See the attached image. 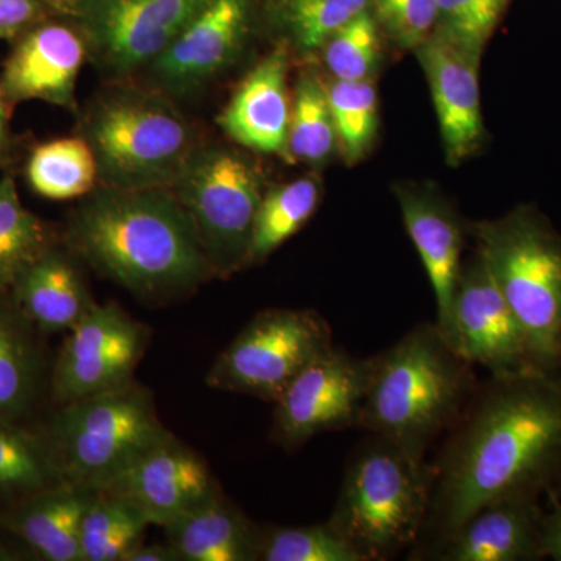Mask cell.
Listing matches in <instances>:
<instances>
[{
  "mask_svg": "<svg viewBox=\"0 0 561 561\" xmlns=\"http://www.w3.org/2000/svg\"><path fill=\"white\" fill-rule=\"evenodd\" d=\"M324 61L335 80H368L379 57L378 25L368 11L354 18L324 44Z\"/></svg>",
  "mask_w": 561,
  "mask_h": 561,
  "instance_id": "cell-34",
  "label": "cell"
},
{
  "mask_svg": "<svg viewBox=\"0 0 561 561\" xmlns=\"http://www.w3.org/2000/svg\"><path fill=\"white\" fill-rule=\"evenodd\" d=\"M549 511L542 513L540 549L542 559L561 561V494L556 486L548 491Z\"/></svg>",
  "mask_w": 561,
  "mask_h": 561,
  "instance_id": "cell-38",
  "label": "cell"
},
{
  "mask_svg": "<svg viewBox=\"0 0 561 561\" xmlns=\"http://www.w3.org/2000/svg\"><path fill=\"white\" fill-rule=\"evenodd\" d=\"M335 142L328 88L316 73H302L291 99L287 160L316 164L331 157Z\"/></svg>",
  "mask_w": 561,
  "mask_h": 561,
  "instance_id": "cell-30",
  "label": "cell"
},
{
  "mask_svg": "<svg viewBox=\"0 0 561 561\" xmlns=\"http://www.w3.org/2000/svg\"><path fill=\"white\" fill-rule=\"evenodd\" d=\"M540 497L518 496L491 502L472 513L442 540L413 552L411 559L437 561L542 560Z\"/></svg>",
  "mask_w": 561,
  "mask_h": 561,
  "instance_id": "cell-17",
  "label": "cell"
},
{
  "mask_svg": "<svg viewBox=\"0 0 561 561\" xmlns=\"http://www.w3.org/2000/svg\"><path fill=\"white\" fill-rule=\"evenodd\" d=\"M197 231L214 276L249 267L254 219L264 181L245 154L225 146H197L171 187Z\"/></svg>",
  "mask_w": 561,
  "mask_h": 561,
  "instance_id": "cell-8",
  "label": "cell"
},
{
  "mask_svg": "<svg viewBox=\"0 0 561 561\" xmlns=\"http://www.w3.org/2000/svg\"><path fill=\"white\" fill-rule=\"evenodd\" d=\"M50 9L61 16H70L73 9L81 2V0H46Z\"/></svg>",
  "mask_w": 561,
  "mask_h": 561,
  "instance_id": "cell-41",
  "label": "cell"
},
{
  "mask_svg": "<svg viewBox=\"0 0 561 561\" xmlns=\"http://www.w3.org/2000/svg\"><path fill=\"white\" fill-rule=\"evenodd\" d=\"M124 561H180L171 545H144L142 541L127 553Z\"/></svg>",
  "mask_w": 561,
  "mask_h": 561,
  "instance_id": "cell-39",
  "label": "cell"
},
{
  "mask_svg": "<svg viewBox=\"0 0 561 561\" xmlns=\"http://www.w3.org/2000/svg\"><path fill=\"white\" fill-rule=\"evenodd\" d=\"M87 57L79 25L72 18L55 14L13 41L0 73V92L10 108L41 101L76 110L77 80Z\"/></svg>",
  "mask_w": 561,
  "mask_h": 561,
  "instance_id": "cell-15",
  "label": "cell"
},
{
  "mask_svg": "<svg viewBox=\"0 0 561 561\" xmlns=\"http://www.w3.org/2000/svg\"><path fill=\"white\" fill-rule=\"evenodd\" d=\"M99 490L61 483L0 511V530L41 561H81L80 529Z\"/></svg>",
  "mask_w": 561,
  "mask_h": 561,
  "instance_id": "cell-20",
  "label": "cell"
},
{
  "mask_svg": "<svg viewBox=\"0 0 561 561\" xmlns=\"http://www.w3.org/2000/svg\"><path fill=\"white\" fill-rule=\"evenodd\" d=\"M149 526L127 497L99 490L81 522V561H124Z\"/></svg>",
  "mask_w": 561,
  "mask_h": 561,
  "instance_id": "cell-28",
  "label": "cell"
},
{
  "mask_svg": "<svg viewBox=\"0 0 561 561\" xmlns=\"http://www.w3.org/2000/svg\"><path fill=\"white\" fill-rule=\"evenodd\" d=\"M332 121L343 157L359 161L378 130V92L370 81L335 80L328 88Z\"/></svg>",
  "mask_w": 561,
  "mask_h": 561,
  "instance_id": "cell-31",
  "label": "cell"
},
{
  "mask_svg": "<svg viewBox=\"0 0 561 561\" xmlns=\"http://www.w3.org/2000/svg\"><path fill=\"white\" fill-rule=\"evenodd\" d=\"M416 54L430 81L448 161L457 164L482 142L481 54L437 32L416 47Z\"/></svg>",
  "mask_w": 561,
  "mask_h": 561,
  "instance_id": "cell-18",
  "label": "cell"
},
{
  "mask_svg": "<svg viewBox=\"0 0 561 561\" xmlns=\"http://www.w3.org/2000/svg\"><path fill=\"white\" fill-rule=\"evenodd\" d=\"M205 0H81L73 9L88 55L111 76L150 66Z\"/></svg>",
  "mask_w": 561,
  "mask_h": 561,
  "instance_id": "cell-11",
  "label": "cell"
},
{
  "mask_svg": "<svg viewBox=\"0 0 561 561\" xmlns=\"http://www.w3.org/2000/svg\"><path fill=\"white\" fill-rule=\"evenodd\" d=\"M253 13L254 0H205L150 65L160 91L187 95L230 68L249 38Z\"/></svg>",
  "mask_w": 561,
  "mask_h": 561,
  "instance_id": "cell-14",
  "label": "cell"
},
{
  "mask_svg": "<svg viewBox=\"0 0 561 561\" xmlns=\"http://www.w3.org/2000/svg\"><path fill=\"white\" fill-rule=\"evenodd\" d=\"M98 180V162L83 136L39 144L28 158V184L50 201L84 197L94 191Z\"/></svg>",
  "mask_w": 561,
  "mask_h": 561,
  "instance_id": "cell-26",
  "label": "cell"
},
{
  "mask_svg": "<svg viewBox=\"0 0 561 561\" xmlns=\"http://www.w3.org/2000/svg\"><path fill=\"white\" fill-rule=\"evenodd\" d=\"M434 483V463L373 435L348 461L331 526L364 561L393 559L419 542Z\"/></svg>",
  "mask_w": 561,
  "mask_h": 561,
  "instance_id": "cell-4",
  "label": "cell"
},
{
  "mask_svg": "<svg viewBox=\"0 0 561 561\" xmlns=\"http://www.w3.org/2000/svg\"><path fill=\"white\" fill-rule=\"evenodd\" d=\"M43 434L66 482L105 490L171 432L150 391L131 381L58 405Z\"/></svg>",
  "mask_w": 561,
  "mask_h": 561,
  "instance_id": "cell-7",
  "label": "cell"
},
{
  "mask_svg": "<svg viewBox=\"0 0 561 561\" xmlns=\"http://www.w3.org/2000/svg\"><path fill=\"white\" fill-rule=\"evenodd\" d=\"M102 186L171 190L192 151L194 131L162 91L119 87L103 92L83 122Z\"/></svg>",
  "mask_w": 561,
  "mask_h": 561,
  "instance_id": "cell-5",
  "label": "cell"
},
{
  "mask_svg": "<svg viewBox=\"0 0 561 561\" xmlns=\"http://www.w3.org/2000/svg\"><path fill=\"white\" fill-rule=\"evenodd\" d=\"M319 203L320 184L312 176L265 191L251 232L249 265L267 260L294 238L312 219Z\"/></svg>",
  "mask_w": 561,
  "mask_h": 561,
  "instance_id": "cell-27",
  "label": "cell"
},
{
  "mask_svg": "<svg viewBox=\"0 0 561 561\" xmlns=\"http://www.w3.org/2000/svg\"><path fill=\"white\" fill-rule=\"evenodd\" d=\"M416 549L442 540L491 502L540 497L561 468V376H491L451 430Z\"/></svg>",
  "mask_w": 561,
  "mask_h": 561,
  "instance_id": "cell-1",
  "label": "cell"
},
{
  "mask_svg": "<svg viewBox=\"0 0 561 561\" xmlns=\"http://www.w3.org/2000/svg\"><path fill=\"white\" fill-rule=\"evenodd\" d=\"M76 254L57 242L47 247L21 273L10 294L22 313L43 334L72 330L94 305Z\"/></svg>",
  "mask_w": 561,
  "mask_h": 561,
  "instance_id": "cell-22",
  "label": "cell"
},
{
  "mask_svg": "<svg viewBox=\"0 0 561 561\" xmlns=\"http://www.w3.org/2000/svg\"><path fill=\"white\" fill-rule=\"evenodd\" d=\"M149 337V328L116 302H94L55 359L51 398L60 405L135 381Z\"/></svg>",
  "mask_w": 561,
  "mask_h": 561,
  "instance_id": "cell-10",
  "label": "cell"
},
{
  "mask_svg": "<svg viewBox=\"0 0 561 561\" xmlns=\"http://www.w3.org/2000/svg\"><path fill=\"white\" fill-rule=\"evenodd\" d=\"M556 489L559 490V493L561 494V468L559 472V479H557Z\"/></svg>",
  "mask_w": 561,
  "mask_h": 561,
  "instance_id": "cell-42",
  "label": "cell"
},
{
  "mask_svg": "<svg viewBox=\"0 0 561 561\" xmlns=\"http://www.w3.org/2000/svg\"><path fill=\"white\" fill-rule=\"evenodd\" d=\"M508 0H438V31L445 38L482 54Z\"/></svg>",
  "mask_w": 561,
  "mask_h": 561,
  "instance_id": "cell-35",
  "label": "cell"
},
{
  "mask_svg": "<svg viewBox=\"0 0 561 561\" xmlns=\"http://www.w3.org/2000/svg\"><path fill=\"white\" fill-rule=\"evenodd\" d=\"M378 20L402 47H420L438 20V0H378Z\"/></svg>",
  "mask_w": 561,
  "mask_h": 561,
  "instance_id": "cell-36",
  "label": "cell"
},
{
  "mask_svg": "<svg viewBox=\"0 0 561 561\" xmlns=\"http://www.w3.org/2000/svg\"><path fill=\"white\" fill-rule=\"evenodd\" d=\"M398 201L405 230L419 251L437 302V324L446 339L454 291L461 271L463 231L448 203L434 191L400 187Z\"/></svg>",
  "mask_w": 561,
  "mask_h": 561,
  "instance_id": "cell-21",
  "label": "cell"
},
{
  "mask_svg": "<svg viewBox=\"0 0 561 561\" xmlns=\"http://www.w3.org/2000/svg\"><path fill=\"white\" fill-rule=\"evenodd\" d=\"M55 14L46 0H0V41L13 43Z\"/></svg>",
  "mask_w": 561,
  "mask_h": 561,
  "instance_id": "cell-37",
  "label": "cell"
},
{
  "mask_svg": "<svg viewBox=\"0 0 561 561\" xmlns=\"http://www.w3.org/2000/svg\"><path fill=\"white\" fill-rule=\"evenodd\" d=\"M153 526L168 527L220 493L208 463L173 434L140 454L108 489Z\"/></svg>",
  "mask_w": 561,
  "mask_h": 561,
  "instance_id": "cell-16",
  "label": "cell"
},
{
  "mask_svg": "<svg viewBox=\"0 0 561 561\" xmlns=\"http://www.w3.org/2000/svg\"><path fill=\"white\" fill-rule=\"evenodd\" d=\"M472 232L478 253L522 324L534 367L559 375L561 234L531 206L474 225Z\"/></svg>",
  "mask_w": 561,
  "mask_h": 561,
  "instance_id": "cell-6",
  "label": "cell"
},
{
  "mask_svg": "<svg viewBox=\"0 0 561 561\" xmlns=\"http://www.w3.org/2000/svg\"><path fill=\"white\" fill-rule=\"evenodd\" d=\"M559 375L561 376V341H560V348H559Z\"/></svg>",
  "mask_w": 561,
  "mask_h": 561,
  "instance_id": "cell-43",
  "label": "cell"
},
{
  "mask_svg": "<svg viewBox=\"0 0 561 561\" xmlns=\"http://www.w3.org/2000/svg\"><path fill=\"white\" fill-rule=\"evenodd\" d=\"M446 342L491 376L538 371L522 324L505 301L481 254L461 264Z\"/></svg>",
  "mask_w": 561,
  "mask_h": 561,
  "instance_id": "cell-13",
  "label": "cell"
},
{
  "mask_svg": "<svg viewBox=\"0 0 561 561\" xmlns=\"http://www.w3.org/2000/svg\"><path fill=\"white\" fill-rule=\"evenodd\" d=\"M11 150L10 106L0 92V165L9 161Z\"/></svg>",
  "mask_w": 561,
  "mask_h": 561,
  "instance_id": "cell-40",
  "label": "cell"
},
{
  "mask_svg": "<svg viewBox=\"0 0 561 561\" xmlns=\"http://www.w3.org/2000/svg\"><path fill=\"white\" fill-rule=\"evenodd\" d=\"M470 362L443 337L435 323H421L371 357L370 381L359 427L426 456L470 404L478 382Z\"/></svg>",
  "mask_w": 561,
  "mask_h": 561,
  "instance_id": "cell-3",
  "label": "cell"
},
{
  "mask_svg": "<svg viewBox=\"0 0 561 561\" xmlns=\"http://www.w3.org/2000/svg\"><path fill=\"white\" fill-rule=\"evenodd\" d=\"M47 225L22 205L13 176L0 180V294H10L21 273L54 243Z\"/></svg>",
  "mask_w": 561,
  "mask_h": 561,
  "instance_id": "cell-29",
  "label": "cell"
},
{
  "mask_svg": "<svg viewBox=\"0 0 561 561\" xmlns=\"http://www.w3.org/2000/svg\"><path fill=\"white\" fill-rule=\"evenodd\" d=\"M370 0H278L275 18L302 51L321 49L335 32L367 11Z\"/></svg>",
  "mask_w": 561,
  "mask_h": 561,
  "instance_id": "cell-32",
  "label": "cell"
},
{
  "mask_svg": "<svg viewBox=\"0 0 561 561\" xmlns=\"http://www.w3.org/2000/svg\"><path fill=\"white\" fill-rule=\"evenodd\" d=\"M61 483L65 478L43 432L0 419V511Z\"/></svg>",
  "mask_w": 561,
  "mask_h": 561,
  "instance_id": "cell-25",
  "label": "cell"
},
{
  "mask_svg": "<svg viewBox=\"0 0 561 561\" xmlns=\"http://www.w3.org/2000/svg\"><path fill=\"white\" fill-rule=\"evenodd\" d=\"M66 242L133 295L164 300L214 276L197 231L172 190L92 191L70 214Z\"/></svg>",
  "mask_w": 561,
  "mask_h": 561,
  "instance_id": "cell-2",
  "label": "cell"
},
{
  "mask_svg": "<svg viewBox=\"0 0 561 561\" xmlns=\"http://www.w3.org/2000/svg\"><path fill=\"white\" fill-rule=\"evenodd\" d=\"M370 370L371 357L341 346L321 353L275 402L273 440L295 449L323 432L359 427Z\"/></svg>",
  "mask_w": 561,
  "mask_h": 561,
  "instance_id": "cell-12",
  "label": "cell"
},
{
  "mask_svg": "<svg viewBox=\"0 0 561 561\" xmlns=\"http://www.w3.org/2000/svg\"><path fill=\"white\" fill-rule=\"evenodd\" d=\"M164 529L180 561H254L260 552L261 529L221 491Z\"/></svg>",
  "mask_w": 561,
  "mask_h": 561,
  "instance_id": "cell-23",
  "label": "cell"
},
{
  "mask_svg": "<svg viewBox=\"0 0 561 561\" xmlns=\"http://www.w3.org/2000/svg\"><path fill=\"white\" fill-rule=\"evenodd\" d=\"M262 561H364L330 522L261 530Z\"/></svg>",
  "mask_w": 561,
  "mask_h": 561,
  "instance_id": "cell-33",
  "label": "cell"
},
{
  "mask_svg": "<svg viewBox=\"0 0 561 561\" xmlns=\"http://www.w3.org/2000/svg\"><path fill=\"white\" fill-rule=\"evenodd\" d=\"M38 332L11 294H0V419L21 421L38 401L46 376Z\"/></svg>",
  "mask_w": 561,
  "mask_h": 561,
  "instance_id": "cell-24",
  "label": "cell"
},
{
  "mask_svg": "<svg viewBox=\"0 0 561 561\" xmlns=\"http://www.w3.org/2000/svg\"><path fill=\"white\" fill-rule=\"evenodd\" d=\"M332 345L330 323L319 312L265 309L217 356L206 383L275 404L291 381Z\"/></svg>",
  "mask_w": 561,
  "mask_h": 561,
  "instance_id": "cell-9",
  "label": "cell"
},
{
  "mask_svg": "<svg viewBox=\"0 0 561 561\" xmlns=\"http://www.w3.org/2000/svg\"><path fill=\"white\" fill-rule=\"evenodd\" d=\"M286 49L271 51L239 84L219 125L243 149L279 154L287 160L291 99L287 88Z\"/></svg>",
  "mask_w": 561,
  "mask_h": 561,
  "instance_id": "cell-19",
  "label": "cell"
}]
</instances>
